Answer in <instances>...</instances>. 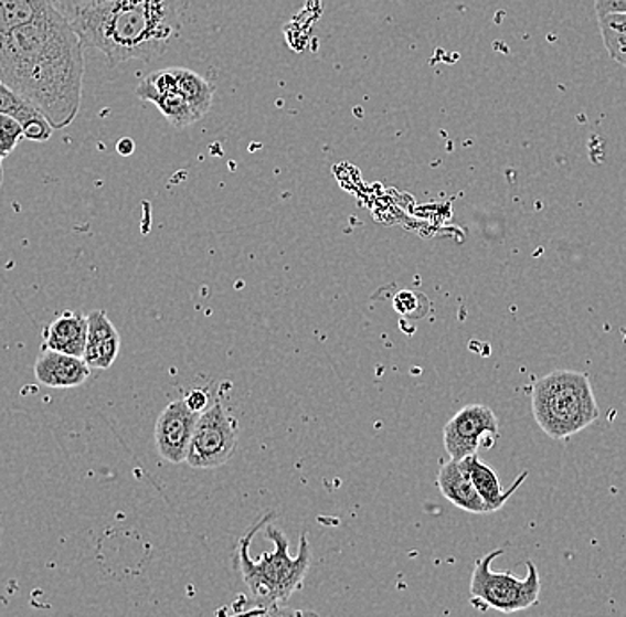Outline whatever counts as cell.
Listing matches in <instances>:
<instances>
[{
	"instance_id": "obj_23",
	"label": "cell",
	"mask_w": 626,
	"mask_h": 617,
	"mask_svg": "<svg viewBox=\"0 0 626 617\" xmlns=\"http://www.w3.org/2000/svg\"><path fill=\"white\" fill-rule=\"evenodd\" d=\"M116 148H118L119 156L128 157V156H132L134 148H136V145H134L132 139L125 138L118 142V147Z\"/></svg>"
},
{
	"instance_id": "obj_22",
	"label": "cell",
	"mask_w": 626,
	"mask_h": 617,
	"mask_svg": "<svg viewBox=\"0 0 626 617\" xmlns=\"http://www.w3.org/2000/svg\"><path fill=\"white\" fill-rule=\"evenodd\" d=\"M96 2H104V0H55L54 6L60 11H68L74 10V8L96 4Z\"/></svg>"
},
{
	"instance_id": "obj_2",
	"label": "cell",
	"mask_w": 626,
	"mask_h": 617,
	"mask_svg": "<svg viewBox=\"0 0 626 617\" xmlns=\"http://www.w3.org/2000/svg\"><path fill=\"white\" fill-rule=\"evenodd\" d=\"M61 13L110 64L157 60L179 34V0H104Z\"/></svg>"
},
{
	"instance_id": "obj_10",
	"label": "cell",
	"mask_w": 626,
	"mask_h": 617,
	"mask_svg": "<svg viewBox=\"0 0 626 617\" xmlns=\"http://www.w3.org/2000/svg\"><path fill=\"white\" fill-rule=\"evenodd\" d=\"M34 375L38 383L45 384L49 389L70 390L86 383L92 375V369L83 358L52 351L42 345L34 363Z\"/></svg>"
},
{
	"instance_id": "obj_9",
	"label": "cell",
	"mask_w": 626,
	"mask_h": 617,
	"mask_svg": "<svg viewBox=\"0 0 626 617\" xmlns=\"http://www.w3.org/2000/svg\"><path fill=\"white\" fill-rule=\"evenodd\" d=\"M141 84L153 89H170L179 93L200 115L205 116L212 107L214 87L202 75L188 68H162L142 78Z\"/></svg>"
},
{
	"instance_id": "obj_7",
	"label": "cell",
	"mask_w": 626,
	"mask_h": 617,
	"mask_svg": "<svg viewBox=\"0 0 626 617\" xmlns=\"http://www.w3.org/2000/svg\"><path fill=\"white\" fill-rule=\"evenodd\" d=\"M488 436H499V421L489 407L470 404L456 413L444 427V445L448 456L463 459L477 454L480 444H488Z\"/></svg>"
},
{
	"instance_id": "obj_17",
	"label": "cell",
	"mask_w": 626,
	"mask_h": 617,
	"mask_svg": "<svg viewBox=\"0 0 626 617\" xmlns=\"http://www.w3.org/2000/svg\"><path fill=\"white\" fill-rule=\"evenodd\" d=\"M52 6V0H0V36L34 22Z\"/></svg>"
},
{
	"instance_id": "obj_6",
	"label": "cell",
	"mask_w": 626,
	"mask_h": 617,
	"mask_svg": "<svg viewBox=\"0 0 626 617\" xmlns=\"http://www.w3.org/2000/svg\"><path fill=\"white\" fill-rule=\"evenodd\" d=\"M235 448L237 422L224 412L223 404L215 403L198 416L185 462L198 470L223 467L234 456Z\"/></svg>"
},
{
	"instance_id": "obj_24",
	"label": "cell",
	"mask_w": 626,
	"mask_h": 617,
	"mask_svg": "<svg viewBox=\"0 0 626 617\" xmlns=\"http://www.w3.org/2000/svg\"><path fill=\"white\" fill-rule=\"evenodd\" d=\"M2 180H4V171H2V162H0V188H2Z\"/></svg>"
},
{
	"instance_id": "obj_4",
	"label": "cell",
	"mask_w": 626,
	"mask_h": 617,
	"mask_svg": "<svg viewBox=\"0 0 626 617\" xmlns=\"http://www.w3.org/2000/svg\"><path fill=\"white\" fill-rule=\"evenodd\" d=\"M532 415L544 435L566 439L598 421L600 409L590 375L553 371L535 381L531 394Z\"/></svg>"
},
{
	"instance_id": "obj_8",
	"label": "cell",
	"mask_w": 626,
	"mask_h": 617,
	"mask_svg": "<svg viewBox=\"0 0 626 617\" xmlns=\"http://www.w3.org/2000/svg\"><path fill=\"white\" fill-rule=\"evenodd\" d=\"M200 413L192 412L185 401L165 407L156 424V445L160 458L180 465L188 459L189 445Z\"/></svg>"
},
{
	"instance_id": "obj_5",
	"label": "cell",
	"mask_w": 626,
	"mask_h": 617,
	"mask_svg": "<svg viewBox=\"0 0 626 617\" xmlns=\"http://www.w3.org/2000/svg\"><path fill=\"white\" fill-rule=\"evenodd\" d=\"M503 550H495L477 561L471 572L470 596L476 607L494 608L503 614L520 613L540 602V572L532 561H527L526 578H517L512 573H497L491 563Z\"/></svg>"
},
{
	"instance_id": "obj_18",
	"label": "cell",
	"mask_w": 626,
	"mask_h": 617,
	"mask_svg": "<svg viewBox=\"0 0 626 617\" xmlns=\"http://www.w3.org/2000/svg\"><path fill=\"white\" fill-rule=\"evenodd\" d=\"M598 23L608 57L626 68V13L605 14Z\"/></svg>"
},
{
	"instance_id": "obj_13",
	"label": "cell",
	"mask_w": 626,
	"mask_h": 617,
	"mask_svg": "<svg viewBox=\"0 0 626 617\" xmlns=\"http://www.w3.org/2000/svg\"><path fill=\"white\" fill-rule=\"evenodd\" d=\"M87 339V316L66 310L46 326L43 348L83 358Z\"/></svg>"
},
{
	"instance_id": "obj_12",
	"label": "cell",
	"mask_w": 626,
	"mask_h": 617,
	"mask_svg": "<svg viewBox=\"0 0 626 617\" xmlns=\"http://www.w3.org/2000/svg\"><path fill=\"white\" fill-rule=\"evenodd\" d=\"M438 490L448 502L463 511L474 514H485L486 506L471 482L467 465L463 459H453L444 462L438 471Z\"/></svg>"
},
{
	"instance_id": "obj_3",
	"label": "cell",
	"mask_w": 626,
	"mask_h": 617,
	"mask_svg": "<svg viewBox=\"0 0 626 617\" xmlns=\"http://www.w3.org/2000/svg\"><path fill=\"white\" fill-rule=\"evenodd\" d=\"M267 520H270V517L250 529L243 540L238 541L237 546L238 570L243 575L244 584L255 599L256 607L261 608L262 613H273L279 605L287 604L296 591L301 589L311 561L307 534H301L299 538L298 555L290 557L287 535L275 526H269L266 532L267 540L275 543V550L253 561L250 555V543L256 531H261L262 526L266 525Z\"/></svg>"
},
{
	"instance_id": "obj_20",
	"label": "cell",
	"mask_w": 626,
	"mask_h": 617,
	"mask_svg": "<svg viewBox=\"0 0 626 617\" xmlns=\"http://www.w3.org/2000/svg\"><path fill=\"white\" fill-rule=\"evenodd\" d=\"M596 14L605 17V14L626 13V0H595Z\"/></svg>"
},
{
	"instance_id": "obj_21",
	"label": "cell",
	"mask_w": 626,
	"mask_h": 617,
	"mask_svg": "<svg viewBox=\"0 0 626 617\" xmlns=\"http://www.w3.org/2000/svg\"><path fill=\"white\" fill-rule=\"evenodd\" d=\"M183 401H185V404H188L194 413H202L206 404H209V397H206L203 390H192L191 394L183 398Z\"/></svg>"
},
{
	"instance_id": "obj_16",
	"label": "cell",
	"mask_w": 626,
	"mask_h": 617,
	"mask_svg": "<svg viewBox=\"0 0 626 617\" xmlns=\"http://www.w3.org/2000/svg\"><path fill=\"white\" fill-rule=\"evenodd\" d=\"M136 95L139 100L153 104L174 128L191 127L203 118L182 95L170 89H153L139 83Z\"/></svg>"
},
{
	"instance_id": "obj_14",
	"label": "cell",
	"mask_w": 626,
	"mask_h": 617,
	"mask_svg": "<svg viewBox=\"0 0 626 617\" xmlns=\"http://www.w3.org/2000/svg\"><path fill=\"white\" fill-rule=\"evenodd\" d=\"M0 115L17 119L22 125L23 138L29 141H49L54 132L45 116L2 81H0Z\"/></svg>"
},
{
	"instance_id": "obj_19",
	"label": "cell",
	"mask_w": 626,
	"mask_h": 617,
	"mask_svg": "<svg viewBox=\"0 0 626 617\" xmlns=\"http://www.w3.org/2000/svg\"><path fill=\"white\" fill-rule=\"evenodd\" d=\"M23 138L22 125L11 116L0 115V162L19 147Z\"/></svg>"
},
{
	"instance_id": "obj_15",
	"label": "cell",
	"mask_w": 626,
	"mask_h": 617,
	"mask_svg": "<svg viewBox=\"0 0 626 617\" xmlns=\"http://www.w3.org/2000/svg\"><path fill=\"white\" fill-rule=\"evenodd\" d=\"M465 465H467L468 474H470L471 482L476 486L477 493H479L480 499L485 502L486 512H495L502 509L511 499L512 494L517 493L518 488H520L527 479V471H523L520 477H518L517 482L509 488L508 491L502 490V485H500L499 477L495 474L494 468H489L488 465L480 461L477 454H471L467 458H463Z\"/></svg>"
},
{
	"instance_id": "obj_1",
	"label": "cell",
	"mask_w": 626,
	"mask_h": 617,
	"mask_svg": "<svg viewBox=\"0 0 626 617\" xmlns=\"http://www.w3.org/2000/svg\"><path fill=\"white\" fill-rule=\"evenodd\" d=\"M0 81L36 107L54 130L74 124L83 104L84 43L55 6L0 36Z\"/></svg>"
},
{
	"instance_id": "obj_11",
	"label": "cell",
	"mask_w": 626,
	"mask_h": 617,
	"mask_svg": "<svg viewBox=\"0 0 626 617\" xmlns=\"http://www.w3.org/2000/svg\"><path fill=\"white\" fill-rule=\"evenodd\" d=\"M121 348L116 326L107 316L106 310H93L87 316V339L84 348L83 360L89 369L106 371L115 365L116 358Z\"/></svg>"
}]
</instances>
